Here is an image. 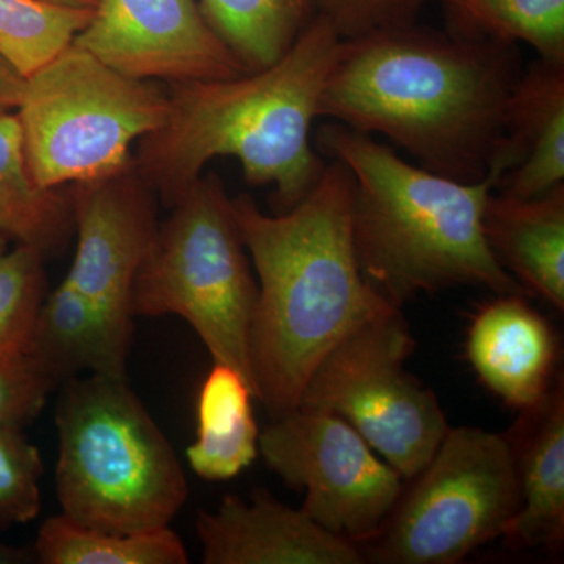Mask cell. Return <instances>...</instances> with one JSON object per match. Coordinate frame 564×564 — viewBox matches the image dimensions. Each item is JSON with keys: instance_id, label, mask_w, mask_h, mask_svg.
Masks as SVG:
<instances>
[{"instance_id": "1", "label": "cell", "mask_w": 564, "mask_h": 564, "mask_svg": "<svg viewBox=\"0 0 564 564\" xmlns=\"http://www.w3.org/2000/svg\"><path fill=\"white\" fill-rule=\"evenodd\" d=\"M524 73L516 44L410 24L343 40L321 117L383 135L430 172L481 181L503 148V118Z\"/></svg>"}, {"instance_id": "2", "label": "cell", "mask_w": 564, "mask_h": 564, "mask_svg": "<svg viewBox=\"0 0 564 564\" xmlns=\"http://www.w3.org/2000/svg\"><path fill=\"white\" fill-rule=\"evenodd\" d=\"M351 203L350 170L334 159L291 210L269 215L250 195L231 198L259 278L251 328L256 399L273 419L299 408L315 367L345 334L392 307L359 270Z\"/></svg>"}, {"instance_id": "3", "label": "cell", "mask_w": 564, "mask_h": 564, "mask_svg": "<svg viewBox=\"0 0 564 564\" xmlns=\"http://www.w3.org/2000/svg\"><path fill=\"white\" fill-rule=\"evenodd\" d=\"M340 43L332 24L315 14L269 68L169 84L165 121L140 140L135 158L158 198L172 207L212 159L236 158L248 184L273 185V214L302 203L326 165L311 143V129Z\"/></svg>"}, {"instance_id": "4", "label": "cell", "mask_w": 564, "mask_h": 564, "mask_svg": "<svg viewBox=\"0 0 564 564\" xmlns=\"http://www.w3.org/2000/svg\"><path fill=\"white\" fill-rule=\"evenodd\" d=\"M315 150L350 170L356 259L386 302L402 310L421 293L462 285L529 296L486 242L485 206L502 166L481 181L451 180L336 121L318 129Z\"/></svg>"}, {"instance_id": "5", "label": "cell", "mask_w": 564, "mask_h": 564, "mask_svg": "<svg viewBox=\"0 0 564 564\" xmlns=\"http://www.w3.org/2000/svg\"><path fill=\"white\" fill-rule=\"evenodd\" d=\"M55 423L63 514L88 529L139 533L169 527L180 513L184 470L126 378L65 381Z\"/></svg>"}, {"instance_id": "6", "label": "cell", "mask_w": 564, "mask_h": 564, "mask_svg": "<svg viewBox=\"0 0 564 564\" xmlns=\"http://www.w3.org/2000/svg\"><path fill=\"white\" fill-rule=\"evenodd\" d=\"M170 209L133 280L132 317L180 315L214 361L239 370L256 397L251 328L258 284L221 177L203 173Z\"/></svg>"}, {"instance_id": "7", "label": "cell", "mask_w": 564, "mask_h": 564, "mask_svg": "<svg viewBox=\"0 0 564 564\" xmlns=\"http://www.w3.org/2000/svg\"><path fill=\"white\" fill-rule=\"evenodd\" d=\"M166 111V88L124 76L70 43L25 80L18 120L29 174L50 191L115 172Z\"/></svg>"}, {"instance_id": "8", "label": "cell", "mask_w": 564, "mask_h": 564, "mask_svg": "<svg viewBox=\"0 0 564 564\" xmlns=\"http://www.w3.org/2000/svg\"><path fill=\"white\" fill-rule=\"evenodd\" d=\"M413 480L378 532L358 544L364 563L463 562L475 549L502 538L521 507L505 434L448 426Z\"/></svg>"}, {"instance_id": "9", "label": "cell", "mask_w": 564, "mask_h": 564, "mask_svg": "<svg viewBox=\"0 0 564 564\" xmlns=\"http://www.w3.org/2000/svg\"><path fill=\"white\" fill-rule=\"evenodd\" d=\"M413 348L402 311L388 307L326 352L299 404L350 423L404 480L422 473L448 430L436 395L404 369Z\"/></svg>"}, {"instance_id": "10", "label": "cell", "mask_w": 564, "mask_h": 564, "mask_svg": "<svg viewBox=\"0 0 564 564\" xmlns=\"http://www.w3.org/2000/svg\"><path fill=\"white\" fill-rule=\"evenodd\" d=\"M259 451L284 484L304 489L302 510L337 536L372 538L402 496V477L355 429L332 413L299 406L259 434Z\"/></svg>"}, {"instance_id": "11", "label": "cell", "mask_w": 564, "mask_h": 564, "mask_svg": "<svg viewBox=\"0 0 564 564\" xmlns=\"http://www.w3.org/2000/svg\"><path fill=\"white\" fill-rule=\"evenodd\" d=\"M74 46L141 80H223L247 74L196 0H98Z\"/></svg>"}, {"instance_id": "12", "label": "cell", "mask_w": 564, "mask_h": 564, "mask_svg": "<svg viewBox=\"0 0 564 564\" xmlns=\"http://www.w3.org/2000/svg\"><path fill=\"white\" fill-rule=\"evenodd\" d=\"M77 248L73 288L132 329L131 289L159 231L158 195L135 158L115 172L69 185Z\"/></svg>"}, {"instance_id": "13", "label": "cell", "mask_w": 564, "mask_h": 564, "mask_svg": "<svg viewBox=\"0 0 564 564\" xmlns=\"http://www.w3.org/2000/svg\"><path fill=\"white\" fill-rule=\"evenodd\" d=\"M196 532L206 564H361L358 545L258 489L245 502L228 494L217 511H199Z\"/></svg>"}, {"instance_id": "14", "label": "cell", "mask_w": 564, "mask_h": 564, "mask_svg": "<svg viewBox=\"0 0 564 564\" xmlns=\"http://www.w3.org/2000/svg\"><path fill=\"white\" fill-rule=\"evenodd\" d=\"M522 295H497L474 315L467 358L475 373L513 410L543 402L555 384L556 336Z\"/></svg>"}, {"instance_id": "15", "label": "cell", "mask_w": 564, "mask_h": 564, "mask_svg": "<svg viewBox=\"0 0 564 564\" xmlns=\"http://www.w3.org/2000/svg\"><path fill=\"white\" fill-rule=\"evenodd\" d=\"M496 192L534 198L564 184V65L540 61L521 74L503 118ZM492 163V165H494Z\"/></svg>"}, {"instance_id": "16", "label": "cell", "mask_w": 564, "mask_h": 564, "mask_svg": "<svg viewBox=\"0 0 564 564\" xmlns=\"http://www.w3.org/2000/svg\"><path fill=\"white\" fill-rule=\"evenodd\" d=\"M513 454L521 507L503 533L511 549L554 547L564 538V391L555 381L543 402L521 411L505 434Z\"/></svg>"}, {"instance_id": "17", "label": "cell", "mask_w": 564, "mask_h": 564, "mask_svg": "<svg viewBox=\"0 0 564 564\" xmlns=\"http://www.w3.org/2000/svg\"><path fill=\"white\" fill-rule=\"evenodd\" d=\"M486 242L529 295L564 311V184L534 198L494 191L484 214Z\"/></svg>"}, {"instance_id": "18", "label": "cell", "mask_w": 564, "mask_h": 564, "mask_svg": "<svg viewBox=\"0 0 564 564\" xmlns=\"http://www.w3.org/2000/svg\"><path fill=\"white\" fill-rule=\"evenodd\" d=\"M131 337L132 329L113 321L102 307L63 280L41 304L25 351L58 384L85 370L126 378Z\"/></svg>"}, {"instance_id": "19", "label": "cell", "mask_w": 564, "mask_h": 564, "mask_svg": "<svg viewBox=\"0 0 564 564\" xmlns=\"http://www.w3.org/2000/svg\"><path fill=\"white\" fill-rule=\"evenodd\" d=\"M250 383L228 364L215 362L198 397V434L187 448L193 473L223 481L247 469L259 451L258 423L252 415Z\"/></svg>"}, {"instance_id": "20", "label": "cell", "mask_w": 564, "mask_h": 564, "mask_svg": "<svg viewBox=\"0 0 564 564\" xmlns=\"http://www.w3.org/2000/svg\"><path fill=\"white\" fill-rule=\"evenodd\" d=\"M73 232L69 187H36L18 115L0 111V234L46 256L62 251Z\"/></svg>"}, {"instance_id": "21", "label": "cell", "mask_w": 564, "mask_h": 564, "mask_svg": "<svg viewBox=\"0 0 564 564\" xmlns=\"http://www.w3.org/2000/svg\"><path fill=\"white\" fill-rule=\"evenodd\" d=\"M199 9L247 73L280 61L317 14L313 0H199Z\"/></svg>"}, {"instance_id": "22", "label": "cell", "mask_w": 564, "mask_h": 564, "mask_svg": "<svg viewBox=\"0 0 564 564\" xmlns=\"http://www.w3.org/2000/svg\"><path fill=\"white\" fill-rule=\"evenodd\" d=\"M43 564H187L185 545L170 527L139 533L88 529L68 516L44 521L33 545Z\"/></svg>"}, {"instance_id": "23", "label": "cell", "mask_w": 564, "mask_h": 564, "mask_svg": "<svg viewBox=\"0 0 564 564\" xmlns=\"http://www.w3.org/2000/svg\"><path fill=\"white\" fill-rule=\"evenodd\" d=\"M454 35L525 43L540 61L564 65V0H444Z\"/></svg>"}, {"instance_id": "24", "label": "cell", "mask_w": 564, "mask_h": 564, "mask_svg": "<svg viewBox=\"0 0 564 564\" xmlns=\"http://www.w3.org/2000/svg\"><path fill=\"white\" fill-rule=\"evenodd\" d=\"M93 9L51 0H0V57L28 79L87 28Z\"/></svg>"}, {"instance_id": "25", "label": "cell", "mask_w": 564, "mask_h": 564, "mask_svg": "<svg viewBox=\"0 0 564 564\" xmlns=\"http://www.w3.org/2000/svg\"><path fill=\"white\" fill-rule=\"evenodd\" d=\"M44 256L18 245L0 259V359L20 355L31 340L36 315L46 299Z\"/></svg>"}, {"instance_id": "26", "label": "cell", "mask_w": 564, "mask_h": 564, "mask_svg": "<svg viewBox=\"0 0 564 564\" xmlns=\"http://www.w3.org/2000/svg\"><path fill=\"white\" fill-rule=\"evenodd\" d=\"M43 458L22 430H0V529L29 524L41 510Z\"/></svg>"}, {"instance_id": "27", "label": "cell", "mask_w": 564, "mask_h": 564, "mask_svg": "<svg viewBox=\"0 0 564 564\" xmlns=\"http://www.w3.org/2000/svg\"><path fill=\"white\" fill-rule=\"evenodd\" d=\"M58 383L28 351L0 359V430H22Z\"/></svg>"}, {"instance_id": "28", "label": "cell", "mask_w": 564, "mask_h": 564, "mask_svg": "<svg viewBox=\"0 0 564 564\" xmlns=\"http://www.w3.org/2000/svg\"><path fill=\"white\" fill-rule=\"evenodd\" d=\"M315 11L332 24L343 40L414 22L426 2L444 0H313Z\"/></svg>"}, {"instance_id": "29", "label": "cell", "mask_w": 564, "mask_h": 564, "mask_svg": "<svg viewBox=\"0 0 564 564\" xmlns=\"http://www.w3.org/2000/svg\"><path fill=\"white\" fill-rule=\"evenodd\" d=\"M25 77L0 57V111L18 109L24 95Z\"/></svg>"}, {"instance_id": "30", "label": "cell", "mask_w": 564, "mask_h": 564, "mask_svg": "<svg viewBox=\"0 0 564 564\" xmlns=\"http://www.w3.org/2000/svg\"><path fill=\"white\" fill-rule=\"evenodd\" d=\"M36 562L33 549L13 547L6 543H0V564H25Z\"/></svg>"}, {"instance_id": "31", "label": "cell", "mask_w": 564, "mask_h": 564, "mask_svg": "<svg viewBox=\"0 0 564 564\" xmlns=\"http://www.w3.org/2000/svg\"><path fill=\"white\" fill-rule=\"evenodd\" d=\"M51 2L63 3V6L95 7L98 0H51Z\"/></svg>"}, {"instance_id": "32", "label": "cell", "mask_w": 564, "mask_h": 564, "mask_svg": "<svg viewBox=\"0 0 564 564\" xmlns=\"http://www.w3.org/2000/svg\"><path fill=\"white\" fill-rule=\"evenodd\" d=\"M9 237L0 234V259H2L3 256L7 254V251H9Z\"/></svg>"}]
</instances>
